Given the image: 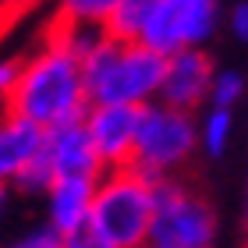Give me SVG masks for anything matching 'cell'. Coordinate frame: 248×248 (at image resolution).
<instances>
[{
  "label": "cell",
  "instance_id": "13",
  "mask_svg": "<svg viewBox=\"0 0 248 248\" xmlns=\"http://www.w3.org/2000/svg\"><path fill=\"white\" fill-rule=\"evenodd\" d=\"M117 0H57V15L53 21L61 25H89V29H103L107 18L114 15Z\"/></svg>",
  "mask_w": 248,
  "mask_h": 248
},
{
  "label": "cell",
  "instance_id": "10",
  "mask_svg": "<svg viewBox=\"0 0 248 248\" xmlns=\"http://www.w3.org/2000/svg\"><path fill=\"white\" fill-rule=\"evenodd\" d=\"M43 139H46V131L39 124L4 110L0 114V181H15V174L43 149Z\"/></svg>",
  "mask_w": 248,
  "mask_h": 248
},
{
  "label": "cell",
  "instance_id": "24",
  "mask_svg": "<svg viewBox=\"0 0 248 248\" xmlns=\"http://www.w3.org/2000/svg\"><path fill=\"white\" fill-rule=\"evenodd\" d=\"M241 248H248V234H245V245H241Z\"/></svg>",
  "mask_w": 248,
  "mask_h": 248
},
{
  "label": "cell",
  "instance_id": "9",
  "mask_svg": "<svg viewBox=\"0 0 248 248\" xmlns=\"http://www.w3.org/2000/svg\"><path fill=\"white\" fill-rule=\"evenodd\" d=\"M93 191H96V177H53V185L46 188V217H50L46 223L57 234L89 223Z\"/></svg>",
  "mask_w": 248,
  "mask_h": 248
},
{
  "label": "cell",
  "instance_id": "23",
  "mask_svg": "<svg viewBox=\"0 0 248 248\" xmlns=\"http://www.w3.org/2000/svg\"><path fill=\"white\" fill-rule=\"evenodd\" d=\"M4 202H7V185L0 181V213H4Z\"/></svg>",
  "mask_w": 248,
  "mask_h": 248
},
{
  "label": "cell",
  "instance_id": "11",
  "mask_svg": "<svg viewBox=\"0 0 248 248\" xmlns=\"http://www.w3.org/2000/svg\"><path fill=\"white\" fill-rule=\"evenodd\" d=\"M181 46H206L220 25V0H170Z\"/></svg>",
  "mask_w": 248,
  "mask_h": 248
},
{
  "label": "cell",
  "instance_id": "16",
  "mask_svg": "<svg viewBox=\"0 0 248 248\" xmlns=\"http://www.w3.org/2000/svg\"><path fill=\"white\" fill-rule=\"evenodd\" d=\"M245 96V75L241 71H217L209 82V107L220 110H234V103Z\"/></svg>",
  "mask_w": 248,
  "mask_h": 248
},
{
  "label": "cell",
  "instance_id": "12",
  "mask_svg": "<svg viewBox=\"0 0 248 248\" xmlns=\"http://www.w3.org/2000/svg\"><path fill=\"white\" fill-rule=\"evenodd\" d=\"M153 4L156 0H117L114 15H110L107 25H103V36L117 39V43H135L142 25H145V18H149Z\"/></svg>",
  "mask_w": 248,
  "mask_h": 248
},
{
  "label": "cell",
  "instance_id": "3",
  "mask_svg": "<svg viewBox=\"0 0 248 248\" xmlns=\"http://www.w3.org/2000/svg\"><path fill=\"white\" fill-rule=\"evenodd\" d=\"M153 220V188L131 167L103 170L96 177L89 223L110 248H145Z\"/></svg>",
  "mask_w": 248,
  "mask_h": 248
},
{
  "label": "cell",
  "instance_id": "14",
  "mask_svg": "<svg viewBox=\"0 0 248 248\" xmlns=\"http://www.w3.org/2000/svg\"><path fill=\"white\" fill-rule=\"evenodd\" d=\"M231 131H234V114L220 107H209L206 121L199 124V145H206L209 156H223L231 145Z\"/></svg>",
  "mask_w": 248,
  "mask_h": 248
},
{
  "label": "cell",
  "instance_id": "7",
  "mask_svg": "<svg viewBox=\"0 0 248 248\" xmlns=\"http://www.w3.org/2000/svg\"><path fill=\"white\" fill-rule=\"evenodd\" d=\"M217 75V64L206 53V46H185L163 61V82H160V103L174 110H199L209 96V82Z\"/></svg>",
  "mask_w": 248,
  "mask_h": 248
},
{
  "label": "cell",
  "instance_id": "17",
  "mask_svg": "<svg viewBox=\"0 0 248 248\" xmlns=\"http://www.w3.org/2000/svg\"><path fill=\"white\" fill-rule=\"evenodd\" d=\"M18 75H21V57H0V107H7L11 93L18 85Z\"/></svg>",
  "mask_w": 248,
  "mask_h": 248
},
{
  "label": "cell",
  "instance_id": "8",
  "mask_svg": "<svg viewBox=\"0 0 248 248\" xmlns=\"http://www.w3.org/2000/svg\"><path fill=\"white\" fill-rule=\"evenodd\" d=\"M43 153H46V160H50L57 177H99L103 174V163H99L82 121L50 128L46 139H43Z\"/></svg>",
  "mask_w": 248,
  "mask_h": 248
},
{
  "label": "cell",
  "instance_id": "4",
  "mask_svg": "<svg viewBox=\"0 0 248 248\" xmlns=\"http://www.w3.org/2000/svg\"><path fill=\"white\" fill-rule=\"evenodd\" d=\"M217 238V213L202 195L174 177L153 188V220L145 248H209Z\"/></svg>",
  "mask_w": 248,
  "mask_h": 248
},
{
  "label": "cell",
  "instance_id": "5",
  "mask_svg": "<svg viewBox=\"0 0 248 248\" xmlns=\"http://www.w3.org/2000/svg\"><path fill=\"white\" fill-rule=\"evenodd\" d=\"M199 149V121L185 110L156 103L139 107V135H135V163H145L163 177H174L177 167Z\"/></svg>",
  "mask_w": 248,
  "mask_h": 248
},
{
  "label": "cell",
  "instance_id": "22",
  "mask_svg": "<svg viewBox=\"0 0 248 248\" xmlns=\"http://www.w3.org/2000/svg\"><path fill=\"white\" fill-rule=\"evenodd\" d=\"M11 21H15V18H7L4 11H0V43H4V36H7V29H11Z\"/></svg>",
  "mask_w": 248,
  "mask_h": 248
},
{
  "label": "cell",
  "instance_id": "1",
  "mask_svg": "<svg viewBox=\"0 0 248 248\" xmlns=\"http://www.w3.org/2000/svg\"><path fill=\"white\" fill-rule=\"evenodd\" d=\"M4 110L39 124L43 131L82 121V114L89 110L78 57L50 29H46L43 46L36 53H29V57H21L18 85H15V93H11Z\"/></svg>",
  "mask_w": 248,
  "mask_h": 248
},
{
  "label": "cell",
  "instance_id": "19",
  "mask_svg": "<svg viewBox=\"0 0 248 248\" xmlns=\"http://www.w3.org/2000/svg\"><path fill=\"white\" fill-rule=\"evenodd\" d=\"M15 248H64V241H61V234L53 231L50 223H43V227H32Z\"/></svg>",
  "mask_w": 248,
  "mask_h": 248
},
{
  "label": "cell",
  "instance_id": "21",
  "mask_svg": "<svg viewBox=\"0 0 248 248\" xmlns=\"http://www.w3.org/2000/svg\"><path fill=\"white\" fill-rule=\"evenodd\" d=\"M43 0H0V11H4L7 18H21L29 15V11H36Z\"/></svg>",
  "mask_w": 248,
  "mask_h": 248
},
{
  "label": "cell",
  "instance_id": "18",
  "mask_svg": "<svg viewBox=\"0 0 248 248\" xmlns=\"http://www.w3.org/2000/svg\"><path fill=\"white\" fill-rule=\"evenodd\" d=\"M61 241H64V248H110V245L93 231V223H82V227L61 234Z\"/></svg>",
  "mask_w": 248,
  "mask_h": 248
},
{
  "label": "cell",
  "instance_id": "15",
  "mask_svg": "<svg viewBox=\"0 0 248 248\" xmlns=\"http://www.w3.org/2000/svg\"><path fill=\"white\" fill-rule=\"evenodd\" d=\"M53 177H57V174H53V167H50V160H46V153L39 149V153L32 156V160L21 167L18 174H15V181H11V185L21 188V191H29V195H46V188L53 185Z\"/></svg>",
  "mask_w": 248,
  "mask_h": 248
},
{
  "label": "cell",
  "instance_id": "6",
  "mask_svg": "<svg viewBox=\"0 0 248 248\" xmlns=\"http://www.w3.org/2000/svg\"><path fill=\"white\" fill-rule=\"evenodd\" d=\"M82 128L103 163V170H121L135 160V135H139V107L121 103H89Z\"/></svg>",
  "mask_w": 248,
  "mask_h": 248
},
{
  "label": "cell",
  "instance_id": "2",
  "mask_svg": "<svg viewBox=\"0 0 248 248\" xmlns=\"http://www.w3.org/2000/svg\"><path fill=\"white\" fill-rule=\"evenodd\" d=\"M163 61L167 57L142 43H117L110 36H99L78 57V71H82L89 103L145 107L160 96Z\"/></svg>",
  "mask_w": 248,
  "mask_h": 248
},
{
  "label": "cell",
  "instance_id": "20",
  "mask_svg": "<svg viewBox=\"0 0 248 248\" xmlns=\"http://www.w3.org/2000/svg\"><path fill=\"white\" fill-rule=\"evenodd\" d=\"M231 32H234V39H241L248 46V0L234 4V11H231Z\"/></svg>",
  "mask_w": 248,
  "mask_h": 248
}]
</instances>
